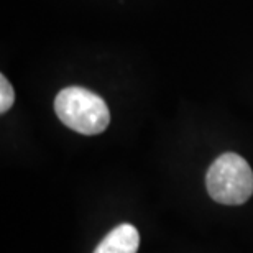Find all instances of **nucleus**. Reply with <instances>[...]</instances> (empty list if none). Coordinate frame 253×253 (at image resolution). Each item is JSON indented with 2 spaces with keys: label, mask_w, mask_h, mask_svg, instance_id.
<instances>
[{
  "label": "nucleus",
  "mask_w": 253,
  "mask_h": 253,
  "mask_svg": "<svg viewBox=\"0 0 253 253\" xmlns=\"http://www.w3.org/2000/svg\"><path fill=\"white\" fill-rule=\"evenodd\" d=\"M54 112L66 126L83 135H99L110 124L105 100L79 85L59 90L54 99Z\"/></svg>",
  "instance_id": "f257e3e1"
},
{
  "label": "nucleus",
  "mask_w": 253,
  "mask_h": 253,
  "mask_svg": "<svg viewBox=\"0 0 253 253\" xmlns=\"http://www.w3.org/2000/svg\"><path fill=\"white\" fill-rule=\"evenodd\" d=\"M206 186L219 204H244L253 194V171L240 155L224 153L207 169Z\"/></svg>",
  "instance_id": "f03ea898"
},
{
  "label": "nucleus",
  "mask_w": 253,
  "mask_h": 253,
  "mask_svg": "<svg viewBox=\"0 0 253 253\" xmlns=\"http://www.w3.org/2000/svg\"><path fill=\"white\" fill-rule=\"evenodd\" d=\"M140 247V234L131 224H120L110 230L97 245L94 253H136Z\"/></svg>",
  "instance_id": "7ed1b4c3"
},
{
  "label": "nucleus",
  "mask_w": 253,
  "mask_h": 253,
  "mask_svg": "<svg viewBox=\"0 0 253 253\" xmlns=\"http://www.w3.org/2000/svg\"><path fill=\"white\" fill-rule=\"evenodd\" d=\"M15 102V90L8 79L2 74L0 76V112L5 114Z\"/></svg>",
  "instance_id": "20e7f679"
}]
</instances>
